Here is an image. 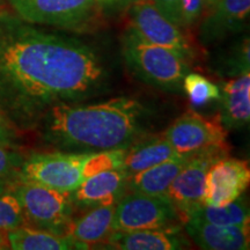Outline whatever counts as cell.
<instances>
[{
    "mask_svg": "<svg viewBox=\"0 0 250 250\" xmlns=\"http://www.w3.org/2000/svg\"><path fill=\"white\" fill-rule=\"evenodd\" d=\"M108 80V68L92 46L0 5V110L19 132L36 131L56 105L98 95Z\"/></svg>",
    "mask_w": 250,
    "mask_h": 250,
    "instance_id": "1",
    "label": "cell"
},
{
    "mask_svg": "<svg viewBox=\"0 0 250 250\" xmlns=\"http://www.w3.org/2000/svg\"><path fill=\"white\" fill-rule=\"evenodd\" d=\"M151 112L139 100L62 103L51 108L37 127L43 142L62 152L94 153L125 148L145 136Z\"/></svg>",
    "mask_w": 250,
    "mask_h": 250,
    "instance_id": "2",
    "label": "cell"
},
{
    "mask_svg": "<svg viewBox=\"0 0 250 250\" xmlns=\"http://www.w3.org/2000/svg\"><path fill=\"white\" fill-rule=\"evenodd\" d=\"M122 55L134 78L166 92H181L184 77L190 72L189 62L143 39L130 26L122 37Z\"/></svg>",
    "mask_w": 250,
    "mask_h": 250,
    "instance_id": "3",
    "label": "cell"
},
{
    "mask_svg": "<svg viewBox=\"0 0 250 250\" xmlns=\"http://www.w3.org/2000/svg\"><path fill=\"white\" fill-rule=\"evenodd\" d=\"M14 191L23 208L28 226L65 235L76 208L71 192H61L23 181L15 182Z\"/></svg>",
    "mask_w": 250,
    "mask_h": 250,
    "instance_id": "4",
    "label": "cell"
},
{
    "mask_svg": "<svg viewBox=\"0 0 250 250\" xmlns=\"http://www.w3.org/2000/svg\"><path fill=\"white\" fill-rule=\"evenodd\" d=\"M15 14L37 26L80 31L95 22L96 0H7Z\"/></svg>",
    "mask_w": 250,
    "mask_h": 250,
    "instance_id": "5",
    "label": "cell"
},
{
    "mask_svg": "<svg viewBox=\"0 0 250 250\" xmlns=\"http://www.w3.org/2000/svg\"><path fill=\"white\" fill-rule=\"evenodd\" d=\"M88 154L62 151L34 153L23 159L19 181L72 192L83 181V168Z\"/></svg>",
    "mask_w": 250,
    "mask_h": 250,
    "instance_id": "6",
    "label": "cell"
},
{
    "mask_svg": "<svg viewBox=\"0 0 250 250\" xmlns=\"http://www.w3.org/2000/svg\"><path fill=\"white\" fill-rule=\"evenodd\" d=\"M174 226H183V220L167 195L125 192L115 206L112 230L155 229Z\"/></svg>",
    "mask_w": 250,
    "mask_h": 250,
    "instance_id": "7",
    "label": "cell"
},
{
    "mask_svg": "<svg viewBox=\"0 0 250 250\" xmlns=\"http://www.w3.org/2000/svg\"><path fill=\"white\" fill-rule=\"evenodd\" d=\"M164 136L180 155H193L208 149H229L228 131L218 115L206 117L189 110L174 121Z\"/></svg>",
    "mask_w": 250,
    "mask_h": 250,
    "instance_id": "8",
    "label": "cell"
},
{
    "mask_svg": "<svg viewBox=\"0 0 250 250\" xmlns=\"http://www.w3.org/2000/svg\"><path fill=\"white\" fill-rule=\"evenodd\" d=\"M130 24L143 39L175 52L191 64L196 51L181 31L159 11L153 0H136L127 7Z\"/></svg>",
    "mask_w": 250,
    "mask_h": 250,
    "instance_id": "9",
    "label": "cell"
},
{
    "mask_svg": "<svg viewBox=\"0 0 250 250\" xmlns=\"http://www.w3.org/2000/svg\"><path fill=\"white\" fill-rule=\"evenodd\" d=\"M225 155H228L227 149H208L191 155L168 188L166 195L179 211L183 224L188 215L203 206L205 176L208 167Z\"/></svg>",
    "mask_w": 250,
    "mask_h": 250,
    "instance_id": "10",
    "label": "cell"
},
{
    "mask_svg": "<svg viewBox=\"0 0 250 250\" xmlns=\"http://www.w3.org/2000/svg\"><path fill=\"white\" fill-rule=\"evenodd\" d=\"M250 183L248 161L225 155L212 162L205 176L203 205L224 206L242 196Z\"/></svg>",
    "mask_w": 250,
    "mask_h": 250,
    "instance_id": "11",
    "label": "cell"
},
{
    "mask_svg": "<svg viewBox=\"0 0 250 250\" xmlns=\"http://www.w3.org/2000/svg\"><path fill=\"white\" fill-rule=\"evenodd\" d=\"M210 9L199 27V40L204 45L213 44L245 29L250 0H218Z\"/></svg>",
    "mask_w": 250,
    "mask_h": 250,
    "instance_id": "12",
    "label": "cell"
},
{
    "mask_svg": "<svg viewBox=\"0 0 250 250\" xmlns=\"http://www.w3.org/2000/svg\"><path fill=\"white\" fill-rule=\"evenodd\" d=\"M182 226L139 230H112L103 243L108 249L121 250H176L190 247Z\"/></svg>",
    "mask_w": 250,
    "mask_h": 250,
    "instance_id": "13",
    "label": "cell"
},
{
    "mask_svg": "<svg viewBox=\"0 0 250 250\" xmlns=\"http://www.w3.org/2000/svg\"><path fill=\"white\" fill-rule=\"evenodd\" d=\"M127 176L121 168L100 171L85 180L71 192L74 208L116 204L126 192Z\"/></svg>",
    "mask_w": 250,
    "mask_h": 250,
    "instance_id": "14",
    "label": "cell"
},
{
    "mask_svg": "<svg viewBox=\"0 0 250 250\" xmlns=\"http://www.w3.org/2000/svg\"><path fill=\"white\" fill-rule=\"evenodd\" d=\"M184 229L191 241L205 250H247L250 227L217 226L195 217L187 218Z\"/></svg>",
    "mask_w": 250,
    "mask_h": 250,
    "instance_id": "15",
    "label": "cell"
},
{
    "mask_svg": "<svg viewBox=\"0 0 250 250\" xmlns=\"http://www.w3.org/2000/svg\"><path fill=\"white\" fill-rule=\"evenodd\" d=\"M218 116L225 129L240 130L250 121V73L221 81Z\"/></svg>",
    "mask_w": 250,
    "mask_h": 250,
    "instance_id": "16",
    "label": "cell"
},
{
    "mask_svg": "<svg viewBox=\"0 0 250 250\" xmlns=\"http://www.w3.org/2000/svg\"><path fill=\"white\" fill-rule=\"evenodd\" d=\"M115 206L116 204L94 206L80 217H73L65 235L76 242L78 249L103 245L112 233Z\"/></svg>",
    "mask_w": 250,
    "mask_h": 250,
    "instance_id": "17",
    "label": "cell"
},
{
    "mask_svg": "<svg viewBox=\"0 0 250 250\" xmlns=\"http://www.w3.org/2000/svg\"><path fill=\"white\" fill-rule=\"evenodd\" d=\"M180 156L164 134L140 137L125 148L121 169L127 177L153 166Z\"/></svg>",
    "mask_w": 250,
    "mask_h": 250,
    "instance_id": "18",
    "label": "cell"
},
{
    "mask_svg": "<svg viewBox=\"0 0 250 250\" xmlns=\"http://www.w3.org/2000/svg\"><path fill=\"white\" fill-rule=\"evenodd\" d=\"M190 156L191 155H180L131 175L126 180V191L166 195L168 188Z\"/></svg>",
    "mask_w": 250,
    "mask_h": 250,
    "instance_id": "19",
    "label": "cell"
},
{
    "mask_svg": "<svg viewBox=\"0 0 250 250\" xmlns=\"http://www.w3.org/2000/svg\"><path fill=\"white\" fill-rule=\"evenodd\" d=\"M8 248L14 250H68L78 249L76 242L66 235L39 228L22 226L6 233Z\"/></svg>",
    "mask_w": 250,
    "mask_h": 250,
    "instance_id": "20",
    "label": "cell"
},
{
    "mask_svg": "<svg viewBox=\"0 0 250 250\" xmlns=\"http://www.w3.org/2000/svg\"><path fill=\"white\" fill-rule=\"evenodd\" d=\"M189 217L198 218L205 223L217 225V226L249 227L250 223L248 202L243 195L224 206L203 205L191 212L187 218Z\"/></svg>",
    "mask_w": 250,
    "mask_h": 250,
    "instance_id": "21",
    "label": "cell"
},
{
    "mask_svg": "<svg viewBox=\"0 0 250 250\" xmlns=\"http://www.w3.org/2000/svg\"><path fill=\"white\" fill-rule=\"evenodd\" d=\"M14 183L0 184V232L28 226L23 208L14 191Z\"/></svg>",
    "mask_w": 250,
    "mask_h": 250,
    "instance_id": "22",
    "label": "cell"
},
{
    "mask_svg": "<svg viewBox=\"0 0 250 250\" xmlns=\"http://www.w3.org/2000/svg\"><path fill=\"white\" fill-rule=\"evenodd\" d=\"M182 89L187 93L192 107H204L220 98V88L198 73H189L184 77Z\"/></svg>",
    "mask_w": 250,
    "mask_h": 250,
    "instance_id": "23",
    "label": "cell"
},
{
    "mask_svg": "<svg viewBox=\"0 0 250 250\" xmlns=\"http://www.w3.org/2000/svg\"><path fill=\"white\" fill-rule=\"evenodd\" d=\"M125 148H114L108 149V151L89 153L83 168V180L100 171L120 168L124 158Z\"/></svg>",
    "mask_w": 250,
    "mask_h": 250,
    "instance_id": "24",
    "label": "cell"
},
{
    "mask_svg": "<svg viewBox=\"0 0 250 250\" xmlns=\"http://www.w3.org/2000/svg\"><path fill=\"white\" fill-rule=\"evenodd\" d=\"M23 159L18 148L0 145V184L18 182Z\"/></svg>",
    "mask_w": 250,
    "mask_h": 250,
    "instance_id": "25",
    "label": "cell"
},
{
    "mask_svg": "<svg viewBox=\"0 0 250 250\" xmlns=\"http://www.w3.org/2000/svg\"><path fill=\"white\" fill-rule=\"evenodd\" d=\"M250 49H249V39L246 37L235 49L230 52V55L225 59L224 67L221 71L225 76L228 77H239L241 74L249 73L250 65Z\"/></svg>",
    "mask_w": 250,
    "mask_h": 250,
    "instance_id": "26",
    "label": "cell"
},
{
    "mask_svg": "<svg viewBox=\"0 0 250 250\" xmlns=\"http://www.w3.org/2000/svg\"><path fill=\"white\" fill-rule=\"evenodd\" d=\"M20 134L21 133L15 129L14 125L5 116L4 112L0 110V145L19 148Z\"/></svg>",
    "mask_w": 250,
    "mask_h": 250,
    "instance_id": "27",
    "label": "cell"
},
{
    "mask_svg": "<svg viewBox=\"0 0 250 250\" xmlns=\"http://www.w3.org/2000/svg\"><path fill=\"white\" fill-rule=\"evenodd\" d=\"M183 27H190L199 20L204 9V0H180Z\"/></svg>",
    "mask_w": 250,
    "mask_h": 250,
    "instance_id": "28",
    "label": "cell"
},
{
    "mask_svg": "<svg viewBox=\"0 0 250 250\" xmlns=\"http://www.w3.org/2000/svg\"><path fill=\"white\" fill-rule=\"evenodd\" d=\"M159 11L165 15L168 20L179 26L183 27L182 11H181L180 0H153Z\"/></svg>",
    "mask_w": 250,
    "mask_h": 250,
    "instance_id": "29",
    "label": "cell"
},
{
    "mask_svg": "<svg viewBox=\"0 0 250 250\" xmlns=\"http://www.w3.org/2000/svg\"><path fill=\"white\" fill-rule=\"evenodd\" d=\"M136 0H107L104 11H120L127 8Z\"/></svg>",
    "mask_w": 250,
    "mask_h": 250,
    "instance_id": "30",
    "label": "cell"
},
{
    "mask_svg": "<svg viewBox=\"0 0 250 250\" xmlns=\"http://www.w3.org/2000/svg\"><path fill=\"white\" fill-rule=\"evenodd\" d=\"M8 243H7V239H6L5 233L0 232V249H6L8 248Z\"/></svg>",
    "mask_w": 250,
    "mask_h": 250,
    "instance_id": "31",
    "label": "cell"
},
{
    "mask_svg": "<svg viewBox=\"0 0 250 250\" xmlns=\"http://www.w3.org/2000/svg\"><path fill=\"white\" fill-rule=\"evenodd\" d=\"M218 0H204V7L206 8H210L211 6H213Z\"/></svg>",
    "mask_w": 250,
    "mask_h": 250,
    "instance_id": "32",
    "label": "cell"
},
{
    "mask_svg": "<svg viewBox=\"0 0 250 250\" xmlns=\"http://www.w3.org/2000/svg\"><path fill=\"white\" fill-rule=\"evenodd\" d=\"M96 2H98L100 9H101V11H102V9H103V11H104L105 2H107V0H96Z\"/></svg>",
    "mask_w": 250,
    "mask_h": 250,
    "instance_id": "33",
    "label": "cell"
},
{
    "mask_svg": "<svg viewBox=\"0 0 250 250\" xmlns=\"http://www.w3.org/2000/svg\"><path fill=\"white\" fill-rule=\"evenodd\" d=\"M4 1H5V0H0V5L4 4Z\"/></svg>",
    "mask_w": 250,
    "mask_h": 250,
    "instance_id": "34",
    "label": "cell"
}]
</instances>
